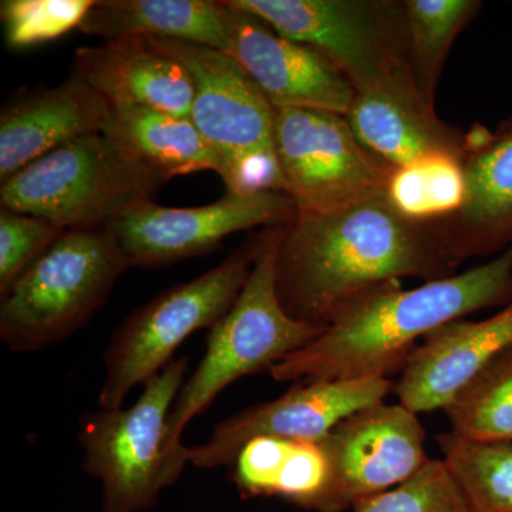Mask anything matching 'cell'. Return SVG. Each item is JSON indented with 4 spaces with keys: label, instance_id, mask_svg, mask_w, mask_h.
<instances>
[{
    "label": "cell",
    "instance_id": "22",
    "mask_svg": "<svg viewBox=\"0 0 512 512\" xmlns=\"http://www.w3.org/2000/svg\"><path fill=\"white\" fill-rule=\"evenodd\" d=\"M80 32L103 42L165 37L228 53L220 2L210 0H97Z\"/></svg>",
    "mask_w": 512,
    "mask_h": 512
},
{
    "label": "cell",
    "instance_id": "20",
    "mask_svg": "<svg viewBox=\"0 0 512 512\" xmlns=\"http://www.w3.org/2000/svg\"><path fill=\"white\" fill-rule=\"evenodd\" d=\"M231 480L244 498L276 497L313 512H345L325 441L258 437L231 463Z\"/></svg>",
    "mask_w": 512,
    "mask_h": 512
},
{
    "label": "cell",
    "instance_id": "24",
    "mask_svg": "<svg viewBox=\"0 0 512 512\" xmlns=\"http://www.w3.org/2000/svg\"><path fill=\"white\" fill-rule=\"evenodd\" d=\"M454 436L512 443V346L491 360L446 407Z\"/></svg>",
    "mask_w": 512,
    "mask_h": 512
},
{
    "label": "cell",
    "instance_id": "21",
    "mask_svg": "<svg viewBox=\"0 0 512 512\" xmlns=\"http://www.w3.org/2000/svg\"><path fill=\"white\" fill-rule=\"evenodd\" d=\"M103 134L128 160L167 180L200 171L220 174L217 154L190 117L140 106H110Z\"/></svg>",
    "mask_w": 512,
    "mask_h": 512
},
{
    "label": "cell",
    "instance_id": "7",
    "mask_svg": "<svg viewBox=\"0 0 512 512\" xmlns=\"http://www.w3.org/2000/svg\"><path fill=\"white\" fill-rule=\"evenodd\" d=\"M261 239L262 231L220 265L165 289L121 322L104 353L100 409L123 407L134 387L144 386L173 362L185 340L214 328L227 315L251 274Z\"/></svg>",
    "mask_w": 512,
    "mask_h": 512
},
{
    "label": "cell",
    "instance_id": "15",
    "mask_svg": "<svg viewBox=\"0 0 512 512\" xmlns=\"http://www.w3.org/2000/svg\"><path fill=\"white\" fill-rule=\"evenodd\" d=\"M419 414L379 402L350 414L323 439L343 510L406 483L431 460Z\"/></svg>",
    "mask_w": 512,
    "mask_h": 512
},
{
    "label": "cell",
    "instance_id": "27",
    "mask_svg": "<svg viewBox=\"0 0 512 512\" xmlns=\"http://www.w3.org/2000/svg\"><path fill=\"white\" fill-rule=\"evenodd\" d=\"M353 512H471L446 461L431 458L416 476L353 504Z\"/></svg>",
    "mask_w": 512,
    "mask_h": 512
},
{
    "label": "cell",
    "instance_id": "12",
    "mask_svg": "<svg viewBox=\"0 0 512 512\" xmlns=\"http://www.w3.org/2000/svg\"><path fill=\"white\" fill-rule=\"evenodd\" d=\"M392 379L298 380L278 399L255 404L215 426L210 439L188 447V464L197 468L231 466L241 448L258 437L319 441L350 414L384 402Z\"/></svg>",
    "mask_w": 512,
    "mask_h": 512
},
{
    "label": "cell",
    "instance_id": "14",
    "mask_svg": "<svg viewBox=\"0 0 512 512\" xmlns=\"http://www.w3.org/2000/svg\"><path fill=\"white\" fill-rule=\"evenodd\" d=\"M457 171L456 204L429 218L458 268L512 245V117L493 131L467 133Z\"/></svg>",
    "mask_w": 512,
    "mask_h": 512
},
{
    "label": "cell",
    "instance_id": "23",
    "mask_svg": "<svg viewBox=\"0 0 512 512\" xmlns=\"http://www.w3.org/2000/svg\"><path fill=\"white\" fill-rule=\"evenodd\" d=\"M483 8L478 0H404L414 82L436 103L451 47Z\"/></svg>",
    "mask_w": 512,
    "mask_h": 512
},
{
    "label": "cell",
    "instance_id": "28",
    "mask_svg": "<svg viewBox=\"0 0 512 512\" xmlns=\"http://www.w3.org/2000/svg\"><path fill=\"white\" fill-rule=\"evenodd\" d=\"M60 234L59 228L42 218L0 210V296L45 254Z\"/></svg>",
    "mask_w": 512,
    "mask_h": 512
},
{
    "label": "cell",
    "instance_id": "3",
    "mask_svg": "<svg viewBox=\"0 0 512 512\" xmlns=\"http://www.w3.org/2000/svg\"><path fill=\"white\" fill-rule=\"evenodd\" d=\"M285 224L262 229L261 248L234 305L211 329L200 365L185 380L168 416L165 457L173 485L188 464L184 430L222 390L242 377L269 372L325 330L288 315L276 289V256Z\"/></svg>",
    "mask_w": 512,
    "mask_h": 512
},
{
    "label": "cell",
    "instance_id": "18",
    "mask_svg": "<svg viewBox=\"0 0 512 512\" xmlns=\"http://www.w3.org/2000/svg\"><path fill=\"white\" fill-rule=\"evenodd\" d=\"M512 346V301L483 320L458 319L430 333L394 383L412 412L446 410L491 360Z\"/></svg>",
    "mask_w": 512,
    "mask_h": 512
},
{
    "label": "cell",
    "instance_id": "17",
    "mask_svg": "<svg viewBox=\"0 0 512 512\" xmlns=\"http://www.w3.org/2000/svg\"><path fill=\"white\" fill-rule=\"evenodd\" d=\"M110 104L79 74L52 87H23L0 111V181L50 151L103 133Z\"/></svg>",
    "mask_w": 512,
    "mask_h": 512
},
{
    "label": "cell",
    "instance_id": "6",
    "mask_svg": "<svg viewBox=\"0 0 512 512\" xmlns=\"http://www.w3.org/2000/svg\"><path fill=\"white\" fill-rule=\"evenodd\" d=\"M167 178L128 160L103 133L50 151L0 188L6 210L42 218L60 231L106 227L153 200Z\"/></svg>",
    "mask_w": 512,
    "mask_h": 512
},
{
    "label": "cell",
    "instance_id": "10",
    "mask_svg": "<svg viewBox=\"0 0 512 512\" xmlns=\"http://www.w3.org/2000/svg\"><path fill=\"white\" fill-rule=\"evenodd\" d=\"M275 151L281 191L298 211L332 210L393 194L400 177L333 111L275 109Z\"/></svg>",
    "mask_w": 512,
    "mask_h": 512
},
{
    "label": "cell",
    "instance_id": "2",
    "mask_svg": "<svg viewBox=\"0 0 512 512\" xmlns=\"http://www.w3.org/2000/svg\"><path fill=\"white\" fill-rule=\"evenodd\" d=\"M511 301L512 245L461 274L413 289L397 282L357 299L269 375L291 383L392 379L434 330Z\"/></svg>",
    "mask_w": 512,
    "mask_h": 512
},
{
    "label": "cell",
    "instance_id": "8",
    "mask_svg": "<svg viewBox=\"0 0 512 512\" xmlns=\"http://www.w3.org/2000/svg\"><path fill=\"white\" fill-rule=\"evenodd\" d=\"M187 356L177 357L144 384L128 409H100L82 417L84 473L100 481V512H143L156 505L167 478L168 416L185 382Z\"/></svg>",
    "mask_w": 512,
    "mask_h": 512
},
{
    "label": "cell",
    "instance_id": "25",
    "mask_svg": "<svg viewBox=\"0 0 512 512\" xmlns=\"http://www.w3.org/2000/svg\"><path fill=\"white\" fill-rule=\"evenodd\" d=\"M437 444L471 512H512V443H474L444 433Z\"/></svg>",
    "mask_w": 512,
    "mask_h": 512
},
{
    "label": "cell",
    "instance_id": "16",
    "mask_svg": "<svg viewBox=\"0 0 512 512\" xmlns=\"http://www.w3.org/2000/svg\"><path fill=\"white\" fill-rule=\"evenodd\" d=\"M346 120L360 143L400 173L458 165L467 134L437 116L412 73L355 92Z\"/></svg>",
    "mask_w": 512,
    "mask_h": 512
},
{
    "label": "cell",
    "instance_id": "11",
    "mask_svg": "<svg viewBox=\"0 0 512 512\" xmlns=\"http://www.w3.org/2000/svg\"><path fill=\"white\" fill-rule=\"evenodd\" d=\"M298 208L281 191L228 192L201 207H161L141 202L106 225L130 268H161L207 254L229 235L293 220Z\"/></svg>",
    "mask_w": 512,
    "mask_h": 512
},
{
    "label": "cell",
    "instance_id": "19",
    "mask_svg": "<svg viewBox=\"0 0 512 512\" xmlns=\"http://www.w3.org/2000/svg\"><path fill=\"white\" fill-rule=\"evenodd\" d=\"M73 73L79 74L111 107L140 106L190 117L194 83L170 56L144 37L79 47Z\"/></svg>",
    "mask_w": 512,
    "mask_h": 512
},
{
    "label": "cell",
    "instance_id": "4",
    "mask_svg": "<svg viewBox=\"0 0 512 512\" xmlns=\"http://www.w3.org/2000/svg\"><path fill=\"white\" fill-rule=\"evenodd\" d=\"M128 268L106 227L62 232L0 296V340L12 352L63 342L100 311Z\"/></svg>",
    "mask_w": 512,
    "mask_h": 512
},
{
    "label": "cell",
    "instance_id": "26",
    "mask_svg": "<svg viewBox=\"0 0 512 512\" xmlns=\"http://www.w3.org/2000/svg\"><path fill=\"white\" fill-rule=\"evenodd\" d=\"M96 0H3L0 20L6 45L25 49L79 29Z\"/></svg>",
    "mask_w": 512,
    "mask_h": 512
},
{
    "label": "cell",
    "instance_id": "5",
    "mask_svg": "<svg viewBox=\"0 0 512 512\" xmlns=\"http://www.w3.org/2000/svg\"><path fill=\"white\" fill-rule=\"evenodd\" d=\"M144 39L190 74L194 83L190 120L217 154L227 191H281L275 107L241 64L229 53L197 43Z\"/></svg>",
    "mask_w": 512,
    "mask_h": 512
},
{
    "label": "cell",
    "instance_id": "9",
    "mask_svg": "<svg viewBox=\"0 0 512 512\" xmlns=\"http://www.w3.org/2000/svg\"><path fill=\"white\" fill-rule=\"evenodd\" d=\"M279 35L311 47L355 92L412 73L404 0H235Z\"/></svg>",
    "mask_w": 512,
    "mask_h": 512
},
{
    "label": "cell",
    "instance_id": "1",
    "mask_svg": "<svg viewBox=\"0 0 512 512\" xmlns=\"http://www.w3.org/2000/svg\"><path fill=\"white\" fill-rule=\"evenodd\" d=\"M429 217L393 194L345 207L298 211L276 256L279 301L293 319L326 328L340 311L406 278L431 282L457 274Z\"/></svg>",
    "mask_w": 512,
    "mask_h": 512
},
{
    "label": "cell",
    "instance_id": "13",
    "mask_svg": "<svg viewBox=\"0 0 512 512\" xmlns=\"http://www.w3.org/2000/svg\"><path fill=\"white\" fill-rule=\"evenodd\" d=\"M228 53L254 80L275 109L349 111L355 89L311 47L276 33L235 0L220 2Z\"/></svg>",
    "mask_w": 512,
    "mask_h": 512
}]
</instances>
